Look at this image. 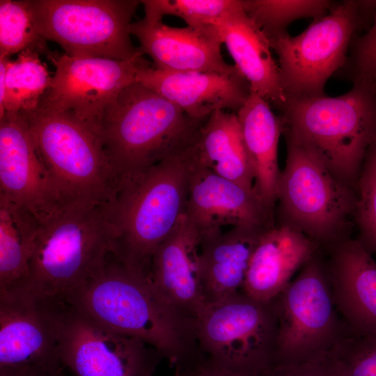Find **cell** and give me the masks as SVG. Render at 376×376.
<instances>
[{"label":"cell","instance_id":"1","mask_svg":"<svg viewBox=\"0 0 376 376\" xmlns=\"http://www.w3.org/2000/svg\"><path fill=\"white\" fill-rule=\"evenodd\" d=\"M63 300L107 328L151 345L175 366L199 355L194 322L171 306L147 275L111 253L97 275Z\"/></svg>","mask_w":376,"mask_h":376},{"label":"cell","instance_id":"2","mask_svg":"<svg viewBox=\"0 0 376 376\" xmlns=\"http://www.w3.org/2000/svg\"><path fill=\"white\" fill-rule=\"evenodd\" d=\"M197 140L150 167L104 205L114 234L111 254L147 276L156 249L185 213Z\"/></svg>","mask_w":376,"mask_h":376},{"label":"cell","instance_id":"3","mask_svg":"<svg viewBox=\"0 0 376 376\" xmlns=\"http://www.w3.org/2000/svg\"><path fill=\"white\" fill-rule=\"evenodd\" d=\"M208 117L189 116L138 81L126 87L109 107L96 134L118 192L152 166L194 143Z\"/></svg>","mask_w":376,"mask_h":376},{"label":"cell","instance_id":"4","mask_svg":"<svg viewBox=\"0 0 376 376\" xmlns=\"http://www.w3.org/2000/svg\"><path fill=\"white\" fill-rule=\"evenodd\" d=\"M283 134L313 151L354 189L366 150L376 138V86L354 84L336 97H288L279 111Z\"/></svg>","mask_w":376,"mask_h":376},{"label":"cell","instance_id":"5","mask_svg":"<svg viewBox=\"0 0 376 376\" xmlns=\"http://www.w3.org/2000/svg\"><path fill=\"white\" fill-rule=\"evenodd\" d=\"M113 230L104 205L63 203L40 222L23 287L63 300L104 267Z\"/></svg>","mask_w":376,"mask_h":376},{"label":"cell","instance_id":"6","mask_svg":"<svg viewBox=\"0 0 376 376\" xmlns=\"http://www.w3.org/2000/svg\"><path fill=\"white\" fill-rule=\"evenodd\" d=\"M285 141L286 162L277 191L279 224L298 229L326 251L350 238L354 189L313 151L290 139Z\"/></svg>","mask_w":376,"mask_h":376},{"label":"cell","instance_id":"7","mask_svg":"<svg viewBox=\"0 0 376 376\" xmlns=\"http://www.w3.org/2000/svg\"><path fill=\"white\" fill-rule=\"evenodd\" d=\"M375 12L376 1L335 2L300 34L291 36L287 31L268 38L278 55L287 97L325 94L328 79L343 66L352 40Z\"/></svg>","mask_w":376,"mask_h":376},{"label":"cell","instance_id":"8","mask_svg":"<svg viewBox=\"0 0 376 376\" xmlns=\"http://www.w3.org/2000/svg\"><path fill=\"white\" fill-rule=\"evenodd\" d=\"M61 194L63 203L105 205L116 196L114 173L98 136L63 113H20Z\"/></svg>","mask_w":376,"mask_h":376},{"label":"cell","instance_id":"9","mask_svg":"<svg viewBox=\"0 0 376 376\" xmlns=\"http://www.w3.org/2000/svg\"><path fill=\"white\" fill-rule=\"evenodd\" d=\"M194 327L201 354L224 370L263 376L275 363L279 322L273 299L237 292L207 304Z\"/></svg>","mask_w":376,"mask_h":376},{"label":"cell","instance_id":"10","mask_svg":"<svg viewBox=\"0 0 376 376\" xmlns=\"http://www.w3.org/2000/svg\"><path fill=\"white\" fill-rule=\"evenodd\" d=\"M273 301L279 322L274 365L327 353L350 329L336 307L321 250Z\"/></svg>","mask_w":376,"mask_h":376},{"label":"cell","instance_id":"11","mask_svg":"<svg viewBox=\"0 0 376 376\" xmlns=\"http://www.w3.org/2000/svg\"><path fill=\"white\" fill-rule=\"evenodd\" d=\"M36 30L77 57L129 59L139 51L129 31L140 1L28 0Z\"/></svg>","mask_w":376,"mask_h":376},{"label":"cell","instance_id":"12","mask_svg":"<svg viewBox=\"0 0 376 376\" xmlns=\"http://www.w3.org/2000/svg\"><path fill=\"white\" fill-rule=\"evenodd\" d=\"M58 355L75 376H154L163 356L153 347L117 333L60 300Z\"/></svg>","mask_w":376,"mask_h":376},{"label":"cell","instance_id":"13","mask_svg":"<svg viewBox=\"0 0 376 376\" xmlns=\"http://www.w3.org/2000/svg\"><path fill=\"white\" fill-rule=\"evenodd\" d=\"M143 55L140 50L129 59L118 60L51 51L46 56L56 70L38 108L65 113L96 134L109 107L136 81L139 70L150 63Z\"/></svg>","mask_w":376,"mask_h":376},{"label":"cell","instance_id":"14","mask_svg":"<svg viewBox=\"0 0 376 376\" xmlns=\"http://www.w3.org/2000/svg\"><path fill=\"white\" fill-rule=\"evenodd\" d=\"M59 300L23 287L0 291V367L63 366L56 322Z\"/></svg>","mask_w":376,"mask_h":376},{"label":"cell","instance_id":"15","mask_svg":"<svg viewBox=\"0 0 376 376\" xmlns=\"http://www.w3.org/2000/svg\"><path fill=\"white\" fill-rule=\"evenodd\" d=\"M0 195L25 207L40 221L63 204L20 113H5L0 118Z\"/></svg>","mask_w":376,"mask_h":376},{"label":"cell","instance_id":"16","mask_svg":"<svg viewBox=\"0 0 376 376\" xmlns=\"http://www.w3.org/2000/svg\"><path fill=\"white\" fill-rule=\"evenodd\" d=\"M185 215L201 242L221 233L224 226L268 228L275 224L274 213L254 189L214 173L200 164L198 155Z\"/></svg>","mask_w":376,"mask_h":376},{"label":"cell","instance_id":"17","mask_svg":"<svg viewBox=\"0 0 376 376\" xmlns=\"http://www.w3.org/2000/svg\"><path fill=\"white\" fill-rule=\"evenodd\" d=\"M131 35L139 49L153 61L155 69L169 72H208L229 75L237 68L223 58L218 29L207 25L196 29L168 26L145 19L131 23Z\"/></svg>","mask_w":376,"mask_h":376},{"label":"cell","instance_id":"18","mask_svg":"<svg viewBox=\"0 0 376 376\" xmlns=\"http://www.w3.org/2000/svg\"><path fill=\"white\" fill-rule=\"evenodd\" d=\"M201 242L184 213L156 249L148 272L158 292L194 322L206 306L199 271Z\"/></svg>","mask_w":376,"mask_h":376},{"label":"cell","instance_id":"19","mask_svg":"<svg viewBox=\"0 0 376 376\" xmlns=\"http://www.w3.org/2000/svg\"><path fill=\"white\" fill-rule=\"evenodd\" d=\"M136 81L195 118H207L217 110L237 113L251 93L249 83L238 69L229 75L169 72L155 69L150 63L139 70Z\"/></svg>","mask_w":376,"mask_h":376},{"label":"cell","instance_id":"20","mask_svg":"<svg viewBox=\"0 0 376 376\" xmlns=\"http://www.w3.org/2000/svg\"><path fill=\"white\" fill-rule=\"evenodd\" d=\"M332 296L345 323L361 334H376V261L357 239L325 251Z\"/></svg>","mask_w":376,"mask_h":376},{"label":"cell","instance_id":"21","mask_svg":"<svg viewBox=\"0 0 376 376\" xmlns=\"http://www.w3.org/2000/svg\"><path fill=\"white\" fill-rule=\"evenodd\" d=\"M319 251L318 245L298 229L274 224L262 234L241 291L258 301L274 299Z\"/></svg>","mask_w":376,"mask_h":376},{"label":"cell","instance_id":"22","mask_svg":"<svg viewBox=\"0 0 376 376\" xmlns=\"http://www.w3.org/2000/svg\"><path fill=\"white\" fill-rule=\"evenodd\" d=\"M223 43L235 66L250 84L251 91L279 111L287 101L268 39L242 7L217 21Z\"/></svg>","mask_w":376,"mask_h":376},{"label":"cell","instance_id":"23","mask_svg":"<svg viewBox=\"0 0 376 376\" xmlns=\"http://www.w3.org/2000/svg\"><path fill=\"white\" fill-rule=\"evenodd\" d=\"M268 228L233 227L201 242L199 271L206 305L242 290L253 253Z\"/></svg>","mask_w":376,"mask_h":376},{"label":"cell","instance_id":"24","mask_svg":"<svg viewBox=\"0 0 376 376\" xmlns=\"http://www.w3.org/2000/svg\"><path fill=\"white\" fill-rule=\"evenodd\" d=\"M236 113L254 172L253 189L267 208L274 213L281 174L278 146L283 130L282 118L253 91Z\"/></svg>","mask_w":376,"mask_h":376},{"label":"cell","instance_id":"25","mask_svg":"<svg viewBox=\"0 0 376 376\" xmlns=\"http://www.w3.org/2000/svg\"><path fill=\"white\" fill-rule=\"evenodd\" d=\"M197 155L214 173L253 189L254 172L235 112L217 110L209 116L199 132Z\"/></svg>","mask_w":376,"mask_h":376},{"label":"cell","instance_id":"26","mask_svg":"<svg viewBox=\"0 0 376 376\" xmlns=\"http://www.w3.org/2000/svg\"><path fill=\"white\" fill-rule=\"evenodd\" d=\"M40 222L0 195V291L22 286L27 280Z\"/></svg>","mask_w":376,"mask_h":376},{"label":"cell","instance_id":"27","mask_svg":"<svg viewBox=\"0 0 376 376\" xmlns=\"http://www.w3.org/2000/svg\"><path fill=\"white\" fill-rule=\"evenodd\" d=\"M52 77L39 54L26 49L6 63L5 94L0 104V118L5 113H19L36 110L47 92Z\"/></svg>","mask_w":376,"mask_h":376},{"label":"cell","instance_id":"28","mask_svg":"<svg viewBox=\"0 0 376 376\" xmlns=\"http://www.w3.org/2000/svg\"><path fill=\"white\" fill-rule=\"evenodd\" d=\"M327 0H242L247 15L267 38L287 32L296 19L325 15L334 4Z\"/></svg>","mask_w":376,"mask_h":376},{"label":"cell","instance_id":"29","mask_svg":"<svg viewBox=\"0 0 376 376\" xmlns=\"http://www.w3.org/2000/svg\"><path fill=\"white\" fill-rule=\"evenodd\" d=\"M46 41L35 29L28 0L0 1V57L26 49L47 56Z\"/></svg>","mask_w":376,"mask_h":376},{"label":"cell","instance_id":"30","mask_svg":"<svg viewBox=\"0 0 376 376\" xmlns=\"http://www.w3.org/2000/svg\"><path fill=\"white\" fill-rule=\"evenodd\" d=\"M148 21H161L165 15L182 18L187 26L198 29L217 21L242 7V0H143Z\"/></svg>","mask_w":376,"mask_h":376},{"label":"cell","instance_id":"31","mask_svg":"<svg viewBox=\"0 0 376 376\" xmlns=\"http://www.w3.org/2000/svg\"><path fill=\"white\" fill-rule=\"evenodd\" d=\"M354 191L357 240L370 253H376V138L366 150Z\"/></svg>","mask_w":376,"mask_h":376},{"label":"cell","instance_id":"32","mask_svg":"<svg viewBox=\"0 0 376 376\" xmlns=\"http://www.w3.org/2000/svg\"><path fill=\"white\" fill-rule=\"evenodd\" d=\"M329 354L338 376H376V334L350 329Z\"/></svg>","mask_w":376,"mask_h":376},{"label":"cell","instance_id":"33","mask_svg":"<svg viewBox=\"0 0 376 376\" xmlns=\"http://www.w3.org/2000/svg\"><path fill=\"white\" fill-rule=\"evenodd\" d=\"M353 84L376 82V12L368 31L352 40L346 61L336 73Z\"/></svg>","mask_w":376,"mask_h":376},{"label":"cell","instance_id":"34","mask_svg":"<svg viewBox=\"0 0 376 376\" xmlns=\"http://www.w3.org/2000/svg\"><path fill=\"white\" fill-rule=\"evenodd\" d=\"M263 376H338L329 352L311 360L273 366Z\"/></svg>","mask_w":376,"mask_h":376},{"label":"cell","instance_id":"35","mask_svg":"<svg viewBox=\"0 0 376 376\" xmlns=\"http://www.w3.org/2000/svg\"><path fill=\"white\" fill-rule=\"evenodd\" d=\"M176 367L183 376H241L216 366L202 354L187 366Z\"/></svg>","mask_w":376,"mask_h":376},{"label":"cell","instance_id":"36","mask_svg":"<svg viewBox=\"0 0 376 376\" xmlns=\"http://www.w3.org/2000/svg\"><path fill=\"white\" fill-rule=\"evenodd\" d=\"M63 366H3L0 367V376H64Z\"/></svg>","mask_w":376,"mask_h":376},{"label":"cell","instance_id":"37","mask_svg":"<svg viewBox=\"0 0 376 376\" xmlns=\"http://www.w3.org/2000/svg\"><path fill=\"white\" fill-rule=\"evenodd\" d=\"M174 376H183L178 367H175Z\"/></svg>","mask_w":376,"mask_h":376},{"label":"cell","instance_id":"38","mask_svg":"<svg viewBox=\"0 0 376 376\" xmlns=\"http://www.w3.org/2000/svg\"><path fill=\"white\" fill-rule=\"evenodd\" d=\"M375 86H376V82L375 83Z\"/></svg>","mask_w":376,"mask_h":376}]
</instances>
